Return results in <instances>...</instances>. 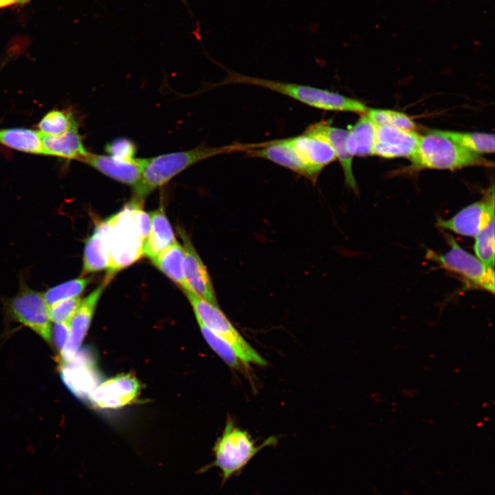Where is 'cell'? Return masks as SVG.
<instances>
[{"mask_svg": "<svg viewBox=\"0 0 495 495\" xmlns=\"http://www.w3.org/2000/svg\"><path fill=\"white\" fill-rule=\"evenodd\" d=\"M142 201L133 199L107 221L109 225V265L104 280L109 282L120 270L139 260L150 228L148 213Z\"/></svg>", "mask_w": 495, "mask_h": 495, "instance_id": "obj_1", "label": "cell"}, {"mask_svg": "<svg viewBox=\"0 0 495 495\" xmlns=\"http://www.w3.org/2000/svg\"><path fill=\"white\" fill-rule=\"evenodd\" d=\"M252 144H233L219 147L201 144L196 148L146 158L142 174L133 187V199L143 200L156 188L192 165L209 157L236 151L245 152Z\"/></svg>", "mask_w": 495, "mask_h": 495, "instance_id": "obj_2", "label": "cell"}, {"mask_svg": "<svg viewBox=\"0 0 495 495\" xmlns=\"http://www.w3.org/2000/svg\"><path fill=\"white\" fill-rule=\"evenodd\" d=\"M243 84L261 87L281 94L308 106L325 110L366 113L368 108L362 102L338 93L309 85L243 75L229 72L221 83Z\"/></svg>", "mask_w": 495, "mask_h": 495, "instance_id": "obj_3", "label": "cell"}, {"mask_svg": "<svg viewBox=\"0 0 495 495\" xmlns=\"http://www.w3.org/2000/svg\"><path fill=\"white\" fill-rule=\"evenodd\" d=\"M410 171L422 169L456 170L468 166H492L493 163L472 153L437 130L419 135L417 147L410 157Z\"/></svg>", "mask_w": 495, "mask_h": 495, "instance_id": "obj_4", "label": "cell"}, {"mask_svg": "<svg viewBox=\"0 0 495 495\" xmlns=\"http://www.w3.org/2000/svg\"><path fill=\"white\" fill-rule=\"evenodd\" d=\"M276 441L274 437H270L257 446L246 431L235 426L231 420L228 421L213 448L214 461L201 468L199 472L204 473L216 467L221 472L223 485L231 476L241 472L261 450L274 445Z\"/></svg>", "mask_w": 495, "mask_h": 495, "instance_id": "obj_5", "label": "cell"}, {"mask_svg": "<svg viewBox=\"0 0 495 495\" xmlns=\"http://www.w3.org/2000/svg\"><path fill=\"white\" fill-rule=\"evenodd\" d=\"M450 250L439 254L428 250L426 258L437 263L441 268L450 271L458 276L467 287L479 289L494 293V271L484 264L476 256L464 250L451 236H447Z\"/></svg>", "mask_w": 495, "mask_h": 495, "instance_id": "obj_6", "label": "cell"}, {"mask_svg": "<svg viewBox=\"0 0 495 495\" xmlns=\"http://www.w3.org/2000/svg\"><path fill=\"white\" fill-rule=\"evenodd\" d=\"M183 292L193 308L197 320L229 342L245 366L266 364L265 360L246 341L218 306L192 292Z\"/></svg>", "mask_w": 495, "mask_h": 495, "instance_id": "obj_7", "label": "cell"}, {"mask_svg": "<svg viewBox=\"0 0 495 495\" xmlns=\"http://www.w3.org/2000/svg\"><path fill=\"white\" fill-rule=\"evenodd\" d=\"M8 311L15 321L29 327L45 342L51 343V324L48 307L43 294L25 285L7 303Z\"/></svg>", "mask_w": 495, "mask_h": 495, "instance_id": "obj_8", "label": "cell"}, {"mask_svg": "<svg viewBox=\"0 0 495 495\" xmlns=\"http://www.w3.org/2000/svg\"><path fill=\"white\" fill-rule=\"evenodd\" d=\"M494 204L492 186L482 199L467 206L450 219H438L436 225L459 235L475 237L494 219Z\"/></svg>", "mask_w": 495, "mask_h": 495, "instance_id": "obj_9", "label": "cell"}, {"mask_svg": "<svg viewBox=\"0 0 495 495\" xmlns=\"http://www.w3.org/2000/svg\"><path fill=\"white\" fill-rule=\"evenodd\" d=\"M247 156L262 158L316 182L318 176L301 158L292 144L289 138L254 144L245 151Z\"/></svg>", "mask_w": 495, "mask_h": 495, "instance_id": "obj_10", "label": "cell"}, {"mask_svg": "<svg viewBox=\"0 0 495 495\" xmlns=\"http://www.w3.org/2000/svg\"><path fill=\"white\" fill-rule=\"evenodd\" d=\"M139 391L140 384L134 376L121 374L96 386L88 398L96 407L116 409L132 403Z\"/></svg>", "mask_w": 495, "mask_h": 495, "instance_id": "obj_11", "label": "cell"}, {"mask_svg": "<svg viewBox=\"0 0 495 495\" xmlns=\"http://www.w3.org/2000/svg\"><path fill=\"white\" fill-rule=\"evenodd\" d=\"M109 283L104 280L82 299L81 304L70 320L69 338L58 358L60 364L70 360L79 350L90 326L98 302Z\"/></svg>", "mask_w": 495, "mask_h": 495, "instance_id": "obj_12", "label": "cell"}, {"mask_svg": "<svg viewBox=\"0 0 495 495\" xmlns=\"http://www.w3.org/2000/svg\"><path fill=\"white\" fill-rule=\"evenodd\" d=\"M179 233L183 241L184 272L188 291L219 307L213 285L205 265L186 233L182 229L179 230Z\"/></svg>", "mask_w": 495, "mask_h": 495, "instance_id": "obj_13", "label": "cell"}, {"mask_svg": "<svg viewBox=\"0 0 495 495\" xmlns=\"http://www.w3.org/2000/svg\"><path fill=\"white\" fill-rule=\"evenodd\" d=\"M60 366V377L67 388L79 398L89 397L98 382L90 353L78 350L70 360Z\"/></svg>", "mask_w": 495, "mask_h": 495, "instance_id": "obj_14", "label": "cell"}, {"mask_svg": "<svg viewBox=\"0 0 495 495\" xmlns=\"http://www.w3.org/2000/svg\"><path fill=\"white\" fill-rule=\"evenodd\" d=\"M419 135L415 131L376 126L373 154L387 159L408 157L415 153Z\"/></svg>", "mask_w": 495, "mask_h": 495, "instance_id": "obj_15", "label": "cell"}, {"mask_svg": "<svg viewBox=\"0 0 495 495\" xmlns=\"http://www.w3.org/2000/svg\"><path fill=\"white\" fill-rule=\"evenodd\" d=\"M145 160L135 158L127 161L88 152L80 161L116 181L134 186L141 178Z\"/></svg>", "mask_w": 495, "mask_h": 495, "instance_id": "obj_16", "label": "cell"}, {"mask_svg": "<svg viewBox=\"0 0 495 495\" xmlns=\"http://www.w3.org/2000/svg\"><path fill=\"white\" fill-rule=\"evenodd\" d=\"M304 132L318 136L328 142L342 166L346 186L357 192L358 186L353 171V157L348 153L346 146L348 131L333 126L329 122L323 120L309 125Z\"/></svg>", "mask_w": 495, "mask_h": 495, "instance_id": "obj_17", "label": "cell"}, {"mask_svg": "<svg viewBox=\"0 0 495 495\" xmlns=\"http://www.w3.org/2000/svg\"><path fill=\"white\" fill-rule=\"evenodd\" d=\"M109 265V225L107 219L99 222L86 241L82 276L107 270Z\"/></svg>", "mask_w": 495, "mask_h": 495, "instance_id": "obj_18", "label": "cell"}, {"mask_svg": "<svg viewBox=\"0 0 495 495\" xmlns=\"http://www.w3.org/2000/svg\"><path fill=\"white\" fill-rule=\"evenodd\" d=\"M289 140L303 161L318 175L325 166L337 160L332 147L318 136L303 132Z\"/></svg>", "mask_w": 495, "mask_h": 495, "instance_id": "obj_19", "label": "cell"}, {"mask_svg": "<svg viewBox=\"0 0 495 495\" xmlns=\"http://www.w3.org/2000/svg\"><path fill=\"white\" fill-rule=\"evenodd\" d=\"M151 228L144 247V255L151 260L177 240L162 207L149 213Z\"/></svg>", "mask_w": 495, "mask_h": 495, "instance_id": "obj_20", "label": "cell"}, {"mask_svg": "<svg viewBox=\"0 0 495 495\" xmlns=\"http://www.w3.org/2000/svg\"><path fill=\"white\" fill-rule=\"evenodd\" d=\"M41 138L45 155L80 160L88 153L78 128L72 129L59 135L41 133Z\"/></svg>", "mask_w": 495, "mask_h": 495, "instance_id": "obj_21", "label": "cell"}, {"mask_svg": "<svg viewBox=\"0 0 495 495\" xmlns=\"http://www.w3.org/2000/svg\"><path fill=\"white\" fill-rule=\"evenodd\" d=\"M376 125L366 113L353 125L346 138L348 153L352 156H366L373 154L375 139Z\"/></svg>", "mask_w": 495, "mask_h": 495, "instance_id": "obj_22", "label": "cell"}, {"mask_svg": "<svg viewBox=\"0 0 495 495\" xmlns=\"http://www.w3.org/2000/svg\"><path fill=\"white\" fill-rule=\"evenodd\" d=\"M153 265L172 281L188 290L184 272V250L177 241L151 260Z\"/></svg>", "mask_w": 495, "mask_h": 495, "instance_id": "obj_23", "label": "cell"}, {"mask_svg": "<svg viewBox=\"0 0 495 495\" xmlns=\"http://www.w3.org/2000/svg\"><path fill=\"white\" fill-rule=\"evenodd\" d=\"M0 143L19 151L45 155L41 132L26 129L0 130Z\"/></svg>", "mask_w": 495, "mask_h": 495, "instance_id": "obj_24", "label": "cell"}, {"mask_svg": "<svg viewBox=\"0 0 495 495\" xmlns=\"http://www.w3.org/2000/svg\"><path fill=\"white\" fill-rule=\"evenodd\" d=\"M437 131L476 154L490 153L494 151V135L493 133Z\"/></svg>", "mask_w": 495, "mask_h": 495, "instance_id": "obj_25", "label": "cell"}, {"mask_svg": "<svg viewBox=\"0 0 495 495\" xmlns=\"http://www.w3.org/2000/svg\"><path fill=\"white\" fill-rule=\"evenodd\" d=\"M91 279L90 276H80L49 288L43 294L47 307L64 300L79 297Z\"/></svg>", "mask_w": 495, "mask_h": 495, "instance_id": "obj_26", "label": "cell"}, {"mask_svg": "<svg viewBox=\"0 0 495 495\" xmlns=\"http://www.w3.org/2000/svg\"><path fill=\"white\" fill-rule=\"evenodd\" d=\"M197 320L206 342L228 366L239 368L245 366L229 342Z\"/></svg>", "mask_w": 495, "mask_h": 495, "instance_id": "obj_27", "label": "cell"}, {"mask_svg": "<svg viewBox=\"0 0 495 495\" xmlns=\"http://www.w3.org/2000/svg\"><path fill=\"white\" fill-rule=\"evenodd\" d=\"M366 114L376 126H388L415 131V122L406 114L388 109H369Z\"/></svg>", "mask_w": 495, "mask_h": 495, "instance_id": "obj_28", "label": "cell"}, {"mask_svg": "<svg viewBox=\"0 0 495 495\" xmlns=\"http://www.w3.org/2000/svg\"><path fill=\"white\" fill-rule=\"evenodd\" d=\"M38 128L42 133L59 135L72 129L78 128V126L70 113L54 110L43 117L38 124Z\"/></svg>", "mask_w": 495, "mask_h": 495, "instance_id": "obj_29", "label": "cell"}, {"mask_svg": "<svg viewBox=\"0 0 495 495\" xmlns=\"http://www.w3.org/2000/svg\"><path fill=\"white\" fill-rule=\"evenodd\" d=\"M474 250L476 256L487 266L494 268V219L475 237Z\"/></svg>", "mask_w": 495, "mask_h": 495, "instance_id": "obj_30", "label": "cell"}, {"mask_svg": "<svg viewBox=\"0 0 495 495\" xmlns=\"http://www.w3.org/2000/svg\"><path fill=\"white\" fill-rule=\"evenodd\" d=\"M79 297L58 302L48 307L51 321L56 322H70L74 314L81 304Z\"/></svg>", "mask_w": 495, "mask_h": 495, "instance_id": "obj_31", "label": "cell"}, {"mask_svg": "<svg viewBox=\"0 0 495 495\" xmlns=\"http://www.w3.org/2000/svg\"><path fill=\"white\" fill-rule=\"evenodd\" d=\"M105 151L115 158L129 161L136 158L137 146L131 140L119 138L107 144Z\"/></svg>", "mask_w": 495, "mask_h": 495, "instance_id": "obj_32", "label": "cell"}, {"mask_svg": "<svg viewBox=\"0 0 495 495\" xmlns=\"http://www.w3.org/2000/svg\"><path fill=\"white\" fill-rule=\"evenodd\" d=\"M69 334V322H56L51 329V340L60 353L68 340Z\"/></svg>", "mask_w": 495, "mask_h": 495, "instance_id": "obj_33", "label": "cell"}, {"mask_svg": "<svg viewBox=\"0 0 495 495\" xmlns=\"http://www.w3.org/2000/svg\"><path fill=\"white\" fill-rule=\"evenodd\" d=\"M29 0H0V8L16 4H23Z\"/></svg>", "mask_w": 495, "mask_h": 495, "instance_id": "obj_34", "label": "cell"}]
</instances>
